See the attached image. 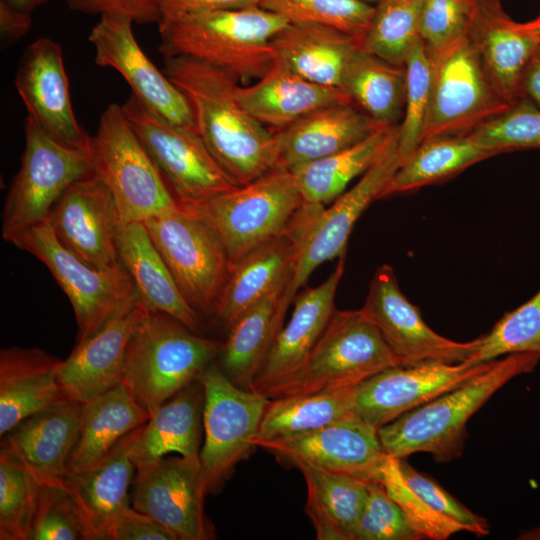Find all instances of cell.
I'll list each match as a JSON object with an SVG mask.
<instances>
[{"label": "cell", "instance_id": "6da1fadb", "mask_svg": "<svg viewBox=\"0 0 540 540\" xmlns=\"http://www.w3.org/2000/svg\"><path fill=\"white\" fill-rule=\"evenodd\" d=\"M164 73L186 97L197 134L237 185L278 166L274 132L241 105L232 75L185 56L164 58Z\"/></svg>", "mask_w": 540, "mask_h": 540}, {"label": "cell", "instance_id": "7a4b0ae2", "mask_svg": "<svg viewBox=\"0 0 540 540\" xmlns=\"http://www.w3.org/2000/svg\"><path fill=\"white\" fill-rule=\"evenodd\" d=\"M287 24L281 15L261 7L169 16L158 23V49L164 58H194L247 85L272 65L271 39Z\"/></svg>", "mask_w": 540, "mask_h": 540}, {"label": "cell", "instance_id": "3957f363", "mask_svg": "<svg viewBox=\"0 0 540 540\" xmlns=\"http://www.w3.org/2000/svg\"><path fill=\"white\" fill-rule=\"evenodd\" d=\"M539 361L540 354L533 352L496 359L462 385L380 427L378 435L385 452L398 459L426 452L438 463L460 457L472 415L509 380L532 372Z\"/></svg>", "mask_w": 540, "mask_h": 540}, {"label": "cell", "instance_id": "277c9868", "mask_svg": "<svg viewBox=\"0 0 540 540\" xmlns=\"http://www.w3.org/2000/svg\"><path fill=\"white\" fill-rule=\"evenodd\" d=\"M223 342L190 330L163 312L146 308L125 354L123 384L149 413L199 380Z\"/></svg>", "mask_w": 540, "mask_h": 540}, {"label": "cell", "instance_id": "5b68a950", "mask_svg": "<svg viewBox=\"0 0 540 540\" xmlns=\"http://www.w3.org/2000/svg\"><path fill=\"white\" fill-rule=\"evenodd\" d=\"M394 366L401 364L362 309H335L303 364L264 395L274 399L349 389Z\"/></svg>", "mask_w": 540, "mask_h": 540}, {"label": "cell", "instance_id": "8992f818", "mask_svg": "<svg viewBox=\"0 0 540 540\" xmlns=\"http://www.w3.org/2000/svg\"><path fill=\"white\" fill-rule=\"evenodd\" d=\"M302 205L296 175L277 166L205 202L181 206L195 212L214 228L233 267L255 248L285 233Z\"/></svg>", "mask_w": 540, "mask_h": 540}, {"label": "cell", "instance_id": "52a82bcc", "mask_svg": "<svg viewBox=\"0 0 540 540\" xmlns=\"http://www.w3.org/2000/svg\"><path fill=\"white\" fill-rule=\"evenodd\" d=\"M6 241L35 256L54 276L73 307L77 342L97 333L139 299L122 263L99 269L85 262L61 243L47 220L13 234Z\"/></svg>", "mask_w": 540, "mask_h": 540}, {"label": "cell", "instance_id": "ba28073f", "mask_svg": "<svg viewBox=\"0 0 540 540\" xmlns=\"http://www.w3.org/2000/svg\"><path fill=\"white\" fill-rule=\"evenodd\" d=\"M91 154L94 172L110 191L120 223L144 222L178 207L121 105L109 104L101 114Z\"/></svg>", "mask_w": 540, "mask_h": 540}, {"label": "cell", "instance_id": "9c48e42d", "mask_svg": "<svg viewBox=\"0 0 540 540\" xmlns=\"http://www.w3.org/2000/svg\"><path fill=\"white\" fill-rule=\"evenodd\" d=\"M143 223L186 301L198 313L216 315L232 271L218 233L181 205Z\"/></svg>", "mask_w": 540, "mask_h": 540}, {"label": "cell", "instance_id": "30bf717a", "mask_svg": "<svg viewBox=\"0 0 540 540\" xmlns=\"http://www.w3.org/2000/svg\"><path fill=\"white\" fill-rule=\"evenodd\" d=\"M92 172L91 150L61 143L27 116L21 165L3 206V238L45 221L65 190Z\"/></svg>", "mask_w": 540, "mask_h": 540}, {"label": "cell", "instance_id": "8fae6325", "mask_svg": "<svg viewBox=\"0 0 540 540\" xmlns=\"http://www.w3.org/2000/svg\"><path fill=\"white\" fill-rule=\"evenodd\" d=\"M121 107L178 204H199L239 186L196 131L155 114L133 94Z\"/></svg>", "mask_w": 540, "mask_h": 540}, {"label": "cell", "instance_id": "7c38bea8", "mask_svg": "<svg viewBox=\"0 0 540 540\" xmlns=\"http://www.w3.org/2000/svg\"><path fill=\"white\" fill-rule=\"evenodd\" d=\"M429 53L432 79L423 140L467 134L511 106L491 83L469 36Z\"/></svg>", "mask_w": 540, "mask_h": 540}, {"label": "cell", "instance_id": "4fadbf2b", "mask_svg": "<svg viewBox=\"0 0 540 540\" xmlns=\"http://www.w3.org/2000/svg\"><path fill=\"white\" fill-rule=\"evenodd\" d=\"M200 380L204 388V443L199 459L208 493L218 491L254 448L269 398L230 381L216 362Z\"/></svg>", "mask_w": 540, "mask_h": 540}, {"label": "cell", "instance_id": "5bb4252c", "mask_svg": "<svg viewBox=\"0 0 540 540\" xmlns=\"http://www.w3.org/2000/svg\"><path fill=\"white\" fill-rule=\"evenodd\" d=\"M401 163L396 135L358 182L333 200L331 206L324 207L311 222L301 240L291 278L282 296L281 308L285 313L319 265L346 253L355 223L373 201L383 198L385 188Z\"/></svg>", "mask_w": 540, "mask_h": 540}, {"label": "cell", "instance_id": "9a60e30c", "mask_svg": "<svg viewBox=\"0 0 540 540\" xmlns=\"http://www.w3.org/2000/svg\"><path fill=\"white\" fill-rule=\"evenodd\" d=\"M131 505L167 528L177 540L213 539L204 509L208 494L199 456L161 457L136 466Z\"/></svg>", "mask_w": 540, "mask_h": 540}, {"label": "cell", "instance_id": "2e32d148", "mask_svg": "<svg viewBox=\"0 0 540 540\" xmlns=\"http://www.w3.org/2000/svg\"><path fill=\"white\" fill-rule=\"evenodd\" d=\"M361 309L378 328L401 366L428 360L465 362L480 342V337L457 342L433 331L419 308L404 296L389 265L374 273Z\"/></svg>", "mask_w": 540, "mask_h": 540}, {"label": "cell", "instance_id": "e0dca14e", "mask_svg": "<svg viewBox=\"0 0 540 540\" xmlns=\"http://www.w3.org/2000/svg\"><path fill=\"white\" fill-rule=\"evenodd\" d=\"M493 362L472 365L428 360L388 368L354 387L352 412L379 429L462 385Z\"/></svg>", "mask_w": 540, "mask_h": 540}, {"label": "cell", "instance_id": "ac0fdd59", "mask_svg": "<svg viewBox=\"0 0 540 540\" xmlns=\"http://www.w3.org/2000/svg\"><path fill=\"white\" fill-rule=\"evenodd\" d=\"M133 23L121 14L100 16L88 35L95 63L116 70L130 86L131 94L155 114L196 131L186 97L146 56L133 33Z\"/></svg>", "mask_w": 540, "mask_h": 540}, {"label": "cell", "instance_id": "d6986e66", "mask_svg": "<svg viewBox=\"0 0 540 540\" xmlns=\"http://www.w3.org/2000/svg\"><path fill=\"white\" fill-rule=\"evenodd\" d=\"M257 447L292 466L306 463L365 481H379L388 456L378 429L354 413L310 433Z\"/></svg>", "mask_w": 540, "mask_h": 540}, {"label": "cell", "instance_id": "ffe728a7", "mask_svg": "<svg viewBox=\"0 0 540 540\" xmlns=\"http://www.w3.org/2000/svg\"><path fill=\"white\" fill-rule=\"evenodd\" d=\"M46 220L61 243L85 262L99 269L121 263L116 205L95 172L71 184Z\"/></svg>", "mask_w": 540, "mask_h": 540}, {"label": "cell", "instance_id": "44dd1931", "mask_svg": "<svg viewBox=\"0 0 540 540\" xmlns=\"http://www.w3.org/2000/svg\"><path fill=\"white\" fill-rule=\"evenodd\" d=\"M15 87L30 116L42 129L68 146L91 150L92 137L72 109L61 46L48 37L34 40L23 52Z\"/></svg>", "mask_w": 540, "mask_h": 540}, {"label": "cell", "instance_id": "7402d4cb", "mask_svg": "<svg viewBox=\"0 0 540 540\" xmlns=\"http://www.w3.org/2000/svg\"><path fill=\"white\" fill-rule=\"evenodd\" d=\"M321 210L303 203L285 233L255 248L233 265L216 314L228 328L264 297L287 286L301 240Z\"/></svg>", "mask_w": 540, "mask_h": 540}, {"label": "cell", "instance_id": "603a6c76", "mask_svg": "<svg viewBox=\"0 0 540 540\" xmlns=\"http://www.w3.org/2000/svg\"><path fill=\"white\" fill-rule=\"evenodd\" d=\"M146 308L138 299L97 333L77 342L58 368L65 398L85 403L123 383L127 345Z\"/></svg>", "mask_w": 540, "mask_h": 540}, {"label": "cell", "instance_id": "cb8c5ba5", "mask_svg": "<svg viewBox=\"0 0 540 540\" xmlns=\"http://www.w3.org/2000/svg\"><path fill=\"white\" fill-rule=\"evenodd\" d=\"M82 403L63 399L19 423L1 437V448L13 455L40 485L63 484L75 446Z\"/></svg>", "mask_w": 540, "mask_h": 540}, {"label": "cell", "instance_id": "d4e9b609", "mask_svg": "<svg viewBox=\"0 0 540 540\" xmlns=\"http://www.w3.org/2000/svg\"><path fill=\"white\" fill-rule=\"evenodd\" d=\"M344 268L345 254L339 257L334 271L325 281L315 287H306L295 296L291 317L277 334L252 391L264 395L303 364L336 309L334 299Z\"/></svg>", "mask_w": 540, "mask_h": 540}, {"label": "cell", "instance_id": "484cf974", "mask_svg": "<svg viewBox=\"0 0 540 540\" xmlns=\"http://www.w3.org/2000/svg\"><path fill=\"white\" fill-rule=\"evenodd\" d=\"M382 125L352 103L322 106L274 131L278 166L295 172L362 141Z\"/></svg>", "mask_w": 540, "mask_h": 540}, {"label": "cell", "instance_id": "4316f807", "mask_svg": "<svg viewBox=\"0 0 540 540\" xmlns=\"http://www.w3.org/2000/svg\"><path fill=\"white\" fill-rule=\"evenodd\" d=\"M137 429L122 438L99 461L68 473L64 479L81 511L90 540H108L115 519L132 506L129 490L136 465L130 448Z\"/></svg>", "mask_w": 540, "mask_h": 540}, {"label": "cell", "instance_id": "83f0119b", "mask_svg": "<svg viewBox=\"0 0 540 540\" xmlns=\"http://www.w3.org/2000/svg\"><path fill=\"white\" fill-rule=\"evenodd\" d=\"M479 4L469 38L496 91L512 105L521 99V81L540 38L524 23L513 21L500 1H479Z\"/></svg>", "mask_w": 540, "mask_h": 540}, {"label": "cell", "instance_id": "f1b7e54d", "mask_svg": "<svg viewBox=\"0 0 540 540\" xmlns=\"http://www.w3.org/2000/svg\"><path fill=\"white\" fill-rule=\"evenodd\" d=\"M237 96L251 116L274 131L322 106L351 103L341 89L318 85L301 77L276 56L260 79L253 84L239 85Z\"/></svg>", "mask_w": 540, "mask_h": 540}, {"label": "cell", "instance_id": "f546056e", "mask_svg": "<svg viewBox=\"0 0 540 540\" xmlns=\"http://www.w3.org/2000/svg\"><path fill=\"white\" fill-rule=\"evenodd\" d=\"M61 359L38 348L0 352V436L27 417L65 399L59 382Z\"/></svg>", "mask_w": 540, "mask_h": 540}, {"label": "cell", "instance_id": "4dcf8cb0", "mask_svg": "<svg viewBox=\"0 0 540 540\" xmlns=\"http://www.w3.org/2000/svg\"><path fill=\"white\" fill-rule=\"evenodd\" d=\"M117 245L120 262L130 274L139 299L149 309L170 315L198 333L199 313L180 292L144 223H120Z\"/></svg>", "mask_w": 540, "mask_h": 540}, {"label": "cell", "instance_id": "1f68e13d", "mask_svg": "<svg viewBox=\"0 0 540 540\" xmlns=\"http://www.w3.org/2000/svg\"><path fill=\"white\" fill-rule=\"evenodd\" d=\"M204 388L196 380L150 413L132 441L130 454L135 463L150 462L171 452L199 456L203 425Z\"/></svg>", "mask_w": 540, "mask_h": 540}, {"label": "cell", "instance_id": "d6a6232c", "mask_svg": "<svg viewBox=\"0 0 540 540\" xmlns=\"http://www.w3.org/2000/svg\"><path fill=\"white\" fill-rule=\"evenodd\" d=\"M270 44L274 56L301 77L339 89L348 61L360 46L343 31L312 23H289Z\"/></svg>", "mask_w": 540, "mask_h": 540}, {"label": "cell", "instance_id": "836d02e7", "mask_svg": "<svg viewBox=\"0 0 540 540\" xmlns=\"http://www.w3.org/2000/svg\"><path fill=\"white\" fill-rule=\"evenodd\" d=\"M149 417L150 413L123 383L82 403L79 433L69 456L67 474L99 461Z\"/></svg>", "mask_w": 540, "mask_h": 540}, {"label": "cell", "instance_id": "e575fe53", "mask_svg": "<svg viewBox=\"0 0 540 540\" xmlns=\"http://www.w3.org/2000/svg\"><path fill=\"white\" fill-rule=\"evenodd\" d=\"M286 287H280L243 313L230 327L216 362L237 386L251 390L266 357L283 327L281 309Z\"/></svg>", "mask_w": 540, "mask_h": 540}, {"label": "cell", "instance_id": "d590c367", "mask_svg": "<svg viewBox=\"0 0 540 540\" xmlns=\"http://www.w3.org/2000/svg\"><path fill=\"white\" fill-rule=\"evenodd\" d=\"M294 467L307 489L305 512L318 540H354L353 534L368 496L369 481L330 472L306 463Z\"/></svg>", "mask_w": 540, "mask_h": 540}, {"label": "cell", "instance_id": "8d00e7d4", "mask_svg": "<svg viewBox=\"0 0 540 540\" xmlns=\"http://www.w3.org/2000/svg\"><path fill=\"white\" fill-rule=\"evenodd\" d=\"M398 125H382L362 141L293 172L303 203L324 208L362 176L397 135Z\"/></svg>", "mask_w": 540, "mask_h": 540}, {"label": "cell", "instance_id": "74e56055", "mask_svg": "<svg viewBox=\"0 0 540 540\" xmlns=\"http://www.w3.org/2000/svg\"><path fill=\"white\" fill-rule=\"evenodd\" d=\"M340 89L377 123L398 125L404 113L405 66L389 63L359 46L348 61Z\"/></svg>", "mask_w": 540, "mask_h": 540}, {"label": "cell", "instance_id": "f35d334b", "mask_svg": "<svg viewBox=\"0 0 540 540\" xmlns=\"http://www.w3.org/2000/svg\"><path fill=\"white\" fill-rule=\"evenodd\" d=\"M495 155L468 134L425 139L400 164L383 197L433 184Z\"/></svg>", "mask_w": 540, "mask_h": 540}, {"label": "cell", "instance_id": "ab89813d", "mask_svg": "<svg viewBox=\"0 0 540 540\" xmlns=\"http://www.w3.org/2000/svg\"><path fill=\"white\" fill-rule=\"evenodd\" d=\"M353 400L354 387L270 399L254 445L297 437L331 424L353 413Z\"/></svg>", "mask_w": 540, "mask_h": 540}, {"label": "cell", "instance_id": "60d3db41", "mask_svg": "<svg viewBox=\"0 0 540 540\" xmlns=\"http://www.w3.org/2000/svg\"><path fill=\"white\" fill-rule=\"evenodd\" d=\"M423 0H380L361 47L398 66L420 39L419 24Z\"/></svg>", "mask_w": 540, "mask_h": 540}, {"label": "cell", "instance_id": "b9f144b4", "mask_svg": "<svg viewBox=\"0 0 540 540\" xmlns=\"http://www.w3.org/2000/svg\"><path fill=\"white\" fill-rule=\"evenodd\" d=\"M260 7L281 15L289 23L338 29L355 38L360 46L375 10L360 0H260Z\"/></svg>", "mask_w": 540, "mask_h": 540}, {"label": "cell", "instance_id": "7bdbcfd3", "mask_svg": "<svg viewBox=\"0 0 540 540\" xmlns=\"http://www.w3.org/2000/svg\"><path fill=\"white\" fill-rule=\"evenodd\" d=\"M40 484L8 451L0 450V539L29 540Z\"/></svg>", "mask_w": 540, "mask_h": 540}, {"label": "cell", "instance_id": "ee69618b", "mask_svg": "<svg viewBox=\"0 0 540 540\" xmlns=\"http://www.w3.org/2000/svg\"><path fill=\"white\" fill-rule=\"evenodd\" d=\"M540 354V289L524 304L506 313L480 336L478 348L465 361L477 365L515 353Z\"/></svg>", "mask_w": 540, "mask_h": 540}, {"label": "cell", "instance_id": "f6af8a7d", "mask_svg": "<svg viewBox=\"0 0 540 540\" xmlns=\"http://www.w3.org/2000/svg\"><path fill=\"white\" fill-rule=\"evenodd\" d=\"M404 66L406 71L404 113L401 123L397 126V145L402 162L423 140L430 101L432 59L421 39L411 49Z\"/></svg>", "mask_w": 540, "mask_h": 540}, {"label": "cell", "instance_id": "bcb514c9", "mask_svg": "<svg viewBox=\"0 0 540 540\" xmlns=\"http://www.w3.org/2000/svg\"><path fill=\"white\" fill-rule=\"evenodd\" d=\"M467 134L497 155L513 150L540 149V108L521 98Z\"/></svg>", "mask_w": 540, "mask_h": 540}, {"label": "cell", "instance_id": "7dc6e473", "mask_svg": "<svg viewBox=\"0 0 540 540\" xmlns=\"http://www.w3.org/2000/svg\"><path fill=\"white\" fill-rule=\"evenodd\" d=\"M29 540H90L81 511L64 483L40 485Z\"/></svg>", "mask_w": 540, "mask_h": 540}, {"label": "cell", "instance_id": "c3c4849f", "mask_svg": "<svg viewBox=\"0 0 540 540\" xmlns=\"http://www.w3.org/2000/svg\"><path fill=\"white\" fill-rule=\"evenodd\" d=\"M379 482L400 506L411 527L423 539L446 540L455 533L467 531L464 525L435 511L406 484L398 458L387 456Z\"/></svg>", "mask_w": 540, "mask_h": 540}, {"label": "cell", "instance_id": "681fc988", "mask_svg": "<svg viewBox=\"0 0 540 540\" xmlns=\"http://www.w3.org/2000/svg\"><path fill=\"white\" fill-rule=\"evenodd\" d=\"M478 0H423L419 34L429 52L469 36L479 13Z\"/></svg>", "mask_w": 540, "mask_h": 540}, {"label": "cell", "instance_id": "f907efd6", "mask_svg": "<svg viewBox=\"0 0 540 540\" xmlns=\"http://www.w3.org/2000/svg\"><path fill=\"white\" fill-rule=\"evenodd\" d=\"M353 537L354 540L423 539L379 481H369L368 496Z\"/></svg>", "mask_w": 540, "mask_h": 540}, {"label": "cell", "instance_id": "816d5d0a", "mask_svg": "<svg viewBox=\"0 0 540 540\" xmlns=\"http://www.w3.org/2000/svg\"><path fill=\"white\" fill-rule=\"evenodd\" d=\"M399 468L406 484L435 511L464 525L467 532L477 536L489 534L486 518L469 510L436 481L419 473L405 458L399 459Z\"/></svg>", "mask_w": 540, "mask_h": 540}, {"label": "cell", "instance_id": "f5cc1de1", "mask_svg": "<svg viewBox=\"0 0 540 540\" xmlns=\"http://www.w3.org/2000/svg\"><path fill=\"white\" fill-rule=\"evenodd\" d=\"M74 11L90 14H121L137 24L159 23L161 0H64Z\"/></svg>", "mask_w": 540, "mask_h": 540}, {"label": "cell", "instance_id": "db71d44e", "mask_svg": "<svg viewBox=\"0 0 540 540\" xmlns=\"http://www.w3.org/2000/svg\"><path fill=\"white\" fill-rule=\"evenodd\" d=\"M108 540H177L163 525L132 506L113 522Z\"/></svg>", "mask_w": 540, "mask_h": 540}, {"label": "cell", "instance_id": "11a10c76", "mask_svg": "<svg viewBox=\"0 0 540 540\" xmlns=\"http://www.w3.org/2000/svg\"><path fill=\"white\" fill-rule=\"evenodd\" d=\"M254 7H260V0H161L160 13L162 19L185 13Z\"/></svg>", "mask_w": 540, "mask_h": 540}, {"label": "cell", "instance_id": "9f6ffc18", "mask_svg": "<svg viewBox=\"0 0 540 540\" xmlns=\"http://www.w3.org/2000/svg\"><path fill=\"white\" fill-rule=\"evenodd\" d=\"M31 13L0 0L1 44L6 47L21 39L30 29Z\"/></svg>", "mask_w": 540, "mask_h": 540}, {"label": "cell", "instance_id": "6f0895ef", "mask_svg": "<svg viewBox=\"0 0 540 540\" xmlns=\"http://www.w3.org/2000/svg\"><path fill=\"white\" fill-rule=\"evenodd\" d=\"M521 98H526L540 108V44L531 57L522 81Z\"/></svg>", "mask_w": 540, "mask_h": 540}, {"label": "cell", "instance_id": "680465c9", "mask_svg": "<svg viewBox=\"0 0 540 540\" xmlns=\"http://www.w3.org/2000/svg\"><path fill=\"white\" fill-rule=\"evenodd\" d=\"M13 7L31 13L37 6L49 0H5Z\"/></svg>", "mask_w": 540, "mask_h": 540}, {"label": "cell", "instance_id": "91938a15", "mask_svg": "<svg viewBox=\"0 0 540 540\" xmlns=\"http://www.w3.org/2000/svg\"><path fill=\"white\" fill-rule=\"evenodd\" d=\"M518 539L521 540H540V526L530 529L528 531H523Z\"/></svg>", "mask_w": 540, "mask_h": 540}, {"label": "cell", "instance_id": "94428289", "mask_svg": "<svg viewBox=\"0 0 540 540\" xmlns=\"http://www.w3.org/2000/svg\"><path fill=\"white\" fill-rule=\"evenodd\" d=\"M524 25L528 30H530L540 38V11L534 19L524 23Z\"/></svg>", "mask_w": 540, "mask_h": 540}, {"label": "cell", "instance_id": "6125c7cd", "mask_svg": "<svg viewBox=\"0 0 540 540\" xmlns=\"http://www.w3.org/2000/svg\"><path fill=\"white\" fill-rule=\"evenodd\" d=\"M480 2H487V1H500V0H478Z\"/></svg>", "mask_w": 540, "mask_h": 540}]
</instances>
